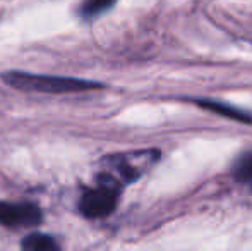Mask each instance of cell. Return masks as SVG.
<instances>
[{
	"label": "cell",
	"mask_w": 252,
	"mask_h": 251,
	"mask_svg": "<svg viewBox=\"0 0 252 251\" xmlns=\"http://www.w3.org/2000/svg\"><path fill=\"white\" fill-rule=\"evenodd\" d=\"M2 79L9 86L24 91H38V93H76L100 88L98 83L77 77L47 76V74H31L21 71H7L2 74Z\"/></svg>",
	"instance_id": "cell-1"
},
{
	"label": "cell",
	"mask_w": 252,
	"mask_h": 251,
	"mask_svg": "<svg viewBox=\"0 0 252 251\" xmlns=\"http://www.w3.org/2000/svg\"><path fill=\"white\" fill-rule=\"evenodd\" d=\"M156 160H158V151L153 150L115 155L105 160V171L101 172V176L122 186L126 182L136 181L139 176L150 171V167Z\"/></svg>",
	"instance_id": "cell-2"
},
{
	"label": "cell",
	"mask_w": 252,
	"mask_h": 251,
	"mask_svg": "<svg viewBox=\"0 0 252 251\" xmlns=\"http://www.w3.org/2000/svg\"><path fill=\"white\" fill-rule=\"evenodd\" d=\"M120 188L122 186H119L117 182L100 176L96 188L88 189L81 196L79 212L88 218H101L110 215L117 207Z\"/></svg>",
	"instance_id": "cell-3"
},
{
	"label": "cell",
	"mask_w": 252,
	"mask_h": 251,
	"mask_svg": "<svg viewBox=\"0 0 252 251\" xmlns=\"http://www.w3.org/2000/svg\"><path fill=\"white\" fill-rule=\"evenodd\" d=\"M41 220H43V214L36 205L0 201V225H3V227H34Z\"/></svg>",
	"instance_id": "cell-4"
},
{
	"label": "cell",
	"mask_w": 252,
	"mask_h": 251,
	"mask_svg": "<svg viewBox=\"0 0 252 251\" xmlns=\"http://www.w3.org/2000/svg\"><path fill=\"white\" fill-rule=\"evenodd\" d=\"M21 246L30 251H57L60 248L59 243L47 234H30Z\"/></svg>",
	"instance_id": "cell-5"
},
{
	"label": "cell",
	"mask_w": 252,
	"mask_h": 251,
	"mask_svg": "<svg viewBox=\"0 0 252 251\" xmlns=\"http://www.w3.org/2000/svg\"><path fill=\"white\" fill-rule=\"evenodd\" d=\"M115 2L117 0H84V3L79 9V14L83 19H94L100 14L112 9Z\"/></svg>",
	"instance_id": "cell-6"
},
{
	"label": "cell",
	"mask_w": 252,
	"mask_h": 251,
	"mask_svg": "<svg viewBox=\"0 0 252 251\" xmlns=\"http://www.w3.org/2000/svg\"><path fill=\"white\" fill-rule=\"evenodd\" d=\"M197 104L201 107L208 108V110H213V112H218L221 115H226V117H232V119H237V121H244V122H252V119L249 115H246L244 112L237 110V108L230 107V105H223V104H218V102H209V100H199Z\"/></svg>",
	"instance_id": "cell-7"
},
{
	"label": "cell",
	"mask_w": 252,
	"mask_h": 251,
	"mask_svg": "<svg viewBox=\"0 0 252 251\" xmlns=\"http://www.w3.org/2000/svg\"><path fill=\"white\" fill-rule=\"evenodd\" d=\"M240 172H242L247 179H252V157H249L246 162H244L242 167H240Z\"/></svg>",
	"instance_id": "cell-8"
}]
</instances>
